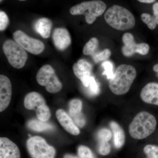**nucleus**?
Wrapping results in <instances>:
<instances>
[{"instance_id":"f3484780","label":"nucleus","mask_w":158,"mask_h":158,"mask_svg":"<svg viewBox=\"0 0 158 158\" xmlns=\"http://www.w3.org/2000/svg\"><path fill=\"white\" fill-rule=\"evenodd\" d=\"M140 97L146 103L158 106V83L147 84L141 90Z\"/></svg>"},{"instance_id":"2eb2a0df","label":"nucleus","mask_w":158,"mask_h":158,"mask_svg":"<svg viewBox=\"0 0 158 158\" xmlns=\"http://www.w3.org/2000/svg\"><path fill=\"white\" fill-rule=\"evenodd\" d=\"M56 115L59 123L67 132L74 136L80 134L79 128L65 110L59 109L56 112Z\"/></svg>"},{"instance_id":"412c9836","label":"nucleus","mask_w":158,"mask_h":158,"mask_svg":"<svg viewBox=\"0 0 158 158\" xmlns=\"http://www.w3.org/2000/svg\"><path fill=\"white\" fill-rule=\"evenodd\" d=\"M99 41L97 38L92 37L85 44L83 52L85 55H92L98 47Z\"/></svg>"},{"instance_id":"1a4fd4ad","label":"nucleus","mask_w":158,"mask_h":158,"mask_svg":"<svg viewBox=\"0 0 158 158\" xmlns=\"http://www.w3.org/2000/svg\"><path fill=\"white\" fill-rule=\"evenodd\" d=\"M13 37L15 42L31 54L38 55L44 50L45 46L42 41L29 37L22 31L18 30L15 32Z\"/></svg>"},{"instance_id":"f704fd0d","label":"nucleus","mask_w":158,"mask_h":158,"mask_svg":"<svg viewBox=\"0 0 158 158\" xmlns=\"http://www.w3.org/2000/svg\"><path fill=\"white\" fill-rule=\"evenodd\" d=\"M19 1H27V0H19Z\"/></svg>"},{"instance_id":"9d476101","label":"nucleus","mask_w":158,"mask_h":158,"mask_svg":"<svg viewBox=\"0 0 158 158\" xmlns=\"http://www.w3.org/2000/svg\"><path fill=\"white\" fill-rule=\"evenodd\" d=\"M122 40L124 45L122 48V52L124 56L130 57L137 53L141 55H146L149 51V46L144 43L137 44L132 34L127 33L122 37Z\"/></svg>"},{"instance_id":"4be33fe9","label":"nucleus","mask_w":158,"mask_h":158,"mask_svg":"<svg viewBox=\"0 0 158 158\" xmlns=\"http://www.w3.org/2000/svg\"><path fill=\"white\" fill-rule=\"evenodd\" d=\"M141 17L142 21L147 25L148 28L150 30H154L156 27L157 23L154 15L144 13L141 15Z\"/></svg>"},{"instance_id":"f257e3e1","label":"nucleus","mask_w":158,"mask_h":158,"mask_svg":"<svg viewBox=\"0 0 158 158\" xmlns=\"http://www.w3.org/2000/svg\"><path fill=\"white\" fill-rule=\"evenodd\" d=\"M137 76L132 65L122 64L116 68L114 76L109 82V88L114 94L123 95L128 92Z\"/></svg>"},{"instance_id":"a878e982","label":"nucleus","mask_w":158,"mask_h":158,"mask_svg":"<svg viewBox=\"0 0 158 158\" xmlns=\"http://www.w3.org/2000/svg\"><path fill=\"white\" fill-rule=\"evenodd\" d=\"M102 66L104 69L103 75L106 76L108 79H111L114 76L113 71V65L110 61H106L102 64Z\"/></svg>"},{"instance_id":"5701e85b","label":"nucleus","mask_w":158,"mask_h":158,"mask_svg":"<svg viewBox=\"0 0 158 158\" xmlns=\"http://www.w3.org/2000/svg\"><path fill=\"white\" fill-rule=\"evenodd\" d=\"M143 151L147 158H158V146L153 144H148L144 147Z\"/></svg>"},{"instance_id":"c9c22d12","label":"nucleus","mask_w":158,"mask_h":158,"mask_svg":"<svg viewBox=\"0 0 158 158\" xmlns=\"http://www.w3.org/2000/svg\"><path fill=\"white\" fill-rule=\"evenodd\" d=\"M1 1H2V0H1Z\"/></svg>"},{"instance_id":"2f4dec72","label":"nucleus","mask_w":158,"mask_h":158,"mask_svg":"<svg viewBox=\"0 0 158 158\" xmlns=\"http://www.w3.org/2000/svg\"><path fill=\"white\" fill-rule=\"evenodd\" d=\"M137 1L141 3L150 4V3L154 2L156 0H137Z\"/></svg>"},{"instance_id":"aec40b11","label":"nucleus","mask_w":158,"mask_h":158,"mask_svg":"<svg viewBox=\"0 0 158 158\" xmlns=\"http://www.w3.org/2000/svg\"><path fill=\"white\" fill-rule=\"evenodd\" d=\"M27 127L34 131L40 132L51 131L55 129L54 126L47 121H43L39 119H32L27 123Z\"/></svg>"},{"instance_id":"72a5a7b5","label":"nucleus","mask_w":158,"mask_h":158,"mask_svg":"<svg viewBox=\"0 0 158 158\" xmlns=\"http://www.w3.org/2000/svg\"><path fill=\"white\" fill-rule=\"evenodd\" d=\"M153 70L154 71L157 73L158 75V64H156L155 65H154L153 67Z\"/></svg>"},{"instance_id":"20e7f679","label":"nucleus","mask_w":158,"mask_h":158,"mask_svg":"<svg viewBox=\"0 0 158 158\" xmlns=\"http://www.w3.org/2000/svg\"><path fill=\"white\" fill-rule=\"evenodd\" d=\"M106 9V5L100 0L83 2L73 6L69 10L72 15H84L87 23L91 24L101 16Z\"/></svg>"},{"instance_id":"423d86ee","label":"nucleus","mask_w":158,"mask_h":158,"mask_svg":"<svg viewBox=\"0 0 158 158\" xmlns=\"http://www.w3.org/2000/svg\"><path fill=\"white\" fill-rule=\"evenodd\" d=\"M24 106L28 110H35L37 118L47 121L51 116L49 108L43 97L38 92H32L27 94L24 99Z\"/></svg>"},{"instance_id":"393cba45","label":"nucleus","mask_w":158,"mask_h":158,"mask_svg":"<svg viewBox=\"0 0 158 158\" xmlns=\"http://www.w3.org/2000/svg\"><path fill=\"white\" fill-rule=\"evenodd\" d=\"M78 154L80 158H96L91 150L85 145L79 146Z\"/></svg>"},{"instance_id":"cd10ccee","label":"nucleus","mask_w":158,"mask_h":158,"mask_svg":"<svg viewBox=\"0 0 158 158\" xmlns=\"http://www.w3.org/2000/svg\"><path fill=\"white\" fill-rule=\"evenodd\" d=\"M111 151V146L109 142H98V152L102 156L109 155Z\"/></svg>"},{"instance_id":"ddd939ff","label":"nucleus","mask_w":158,"mask_h":158,"mask_svg":"<svg viewBox=\"0 0 158 158\" xmlns=\"http://www.w3.org/2000/svg\"><path fill=\"white\" fill-rule=\"evenodd\" d=\"M82 102L78 99H73L69 102V113L71 118L77 126L84 127L86 124V119L82 113Z\"/></svg>"},{"instance_id":"7c9ffc66","label":"nucleus","mask_w":158,"mask_h":158,"mask_svg":"<svg viewBox=\"0 0 158 158\" xmlns=\"http://www.w3.org/2000/svg\"><path fill=\"white\" fill-rule=\"evenodd\" d=\"M152 9L154 16L155 18L157 23L158 25V2L154 4Z\"/></svg>"},{"instance_id":"a211bd4d","label":"nucleus","mask_w":158,"mask_h":158,"mask_svg":"<svg viewBox=\"0 0 158 158\" xmlns=\"http://www.w3.org/2000/svg\"><path fill=\"white\" fill-rule=\"evenodd\" d=\"M52 25V23L50 20L47 18H42L35 22L34 28L43 38L46 39L50 36Z\"/></svg>"},{"instance_id":"dca6fc26","label":"nucleus","mask_w":158,"mask_h":158,"mask_svg":"<svg viewBox=\"0 0 158 158\" xmlns=\"http://www.w3.org/2000/svg\"><path fill=\"white\" fill-rule=\"evenodd\" d=\"M52 39L55 47L59 51H64L70 45L71 38L66 29L58 28L54 30Z\"/></svg>"},{"instance_id":"bb28decb","label":"nucleus","mask_w":158,"mask_h":158,"mask_svg":"<svg viewBox=\"0 0 158 158\" xmlns=\"http://www.w3.org/2000/svg\"><path fill=\"white\" fill-rule=\"evenodd\" d=\"M111 55V51L109 49H106L94 55L93 56L94 60L96 62L104 61L109 59Z\"/></svg>"},{"instance_id":"9b49d317","label":"nucleus","mask_w":158,"mask_h":158,"mask_svg":"<svg viewBox=\"0 0 158 158\" xmlns=\"http://www.w3.org/2000/svg\"><path fill=\"white\" fill-rule=\"evenodd\" d=\"M73 69L75 75L81 80L84 86L86 88L89 87L92 65L85 59H81L74 64Z\"/></svg>"},{"instance_id":"39448f33","label":"nucleus","mask_w":158,"mask_h":158,"mask_svg":"<svg viewBox=\"0 0 158 158\" xmlns=\"http://www.w3.org/2000/svg\"><path fill=\"white\" fill-rule=\"evenodd\" d=\"M2 48L8 62L12 67L20 69L24 66L28 55L21 46L12 40L8 39L4 42Z\"/></svg>"},{"instance_id":"c85d7f7f","label":"nucleus","mask_w":158,"mask_h":158,"mask_svg":"<svg viewBox=\"0 0 158 158\" xmlns=\"http://www.w3.org/2000/svg\"><path fill=\"white\" fill-rule=\"evenodd\" d=\"M9 19L4 11H0V31H3L7 29L9 24Z\"/></svg>"},{"instance_id":"b1692460","label":"nucleus","mask_w":158,"mask_h":158,"mask_svg":"<svg viewBox=\"0 0 158 158\" xmlns=\"http://www.w3.org/2000/svg\"><path fill=\"white\" fill-rule=\"evenodd\" d=\"M112 137V132L107 128L102 129L98 133L97 138L98 142H109Z\"/></svg>"},{"instance_id":"f03ea898","label":"nucleus","mask_w":158,"mask_h":158,"mask_svg":"<svg viewBox=\"0 0 158 158\" xmlns=\"http://www.w3.org/2000/svg\"><path fill=\"white\" fill-rule=\"evenodd\" d=\"M104 18L109 25L118 31L130 30L135 24V19L132 13L118 5L110 7L105 12Z\"/></svg>"},{"instance_id":"473e14b6","label":"nucleus","mask_w":158,"mask_h":158,"mask_svg":"<svg viewBox=\"0 0 158 158\" xmlns=\"http://www.w3.org/2000/svg\"><path fill=\"white\" fill-rule=\"evenodd\" d=\"M64 158H78L76 156L73 155L67 154L64 156Z\"/></svg>"},{"instance_id":"0eeeda50","label":"nucleus","mask_w":158,"mask_h":158,"mask_svg":"<svg viewBox=\"0 0 158 158\" xmlns=\"http://www.w3.org/2000/svg\"><path fill=\"white\" fill-rule=\"evenodd\" d=\"M27 148L32 158H54L56 156L55 148L39 136L29 138L27 141Z\"/></svg>"},{"instance_id":"7ed1b4c3","label":"nucleus","mask_w":158,"mask_h":158,"mask_svg":"<svg viewBox=\"0 0 158 158\" xmlns=\"http://www.w3.org/2000/svg\"><path fill=\"white\" fill-rule=\"evenodd\" d=\"M157 121L155 116L148 112L138 113L129 126V132L134 139L141 140L147 138L155 131Z\"/></svg>"},{"instance_id":"6e6552de","label":"nucleus","mask_w":158,"mask_h":158,"mask_svg":"<svg viewBox=\"0 0 158 158\" xmlns=\"http://www.w3.org/2000/svg\"><path fill=\"white\" fill-rule=\"evenodd\" d=\"M36 79L37 83L41 86H45L47 91L49 93L56 94L62 90V83L50 65L42 66L37 73Z\"/></svg>"},{"instance_id":"6ab92c4d","label":"nucleus","mask_w":158,"mask_h":158,"mask_svg":"<svg viewBox=\"0 0 158 158\" xmlns=\"http://www.w3.org/2000/svg\"><path fill=\"white\" fill-rule=\"evenodd\" d=\"M110 126L113 135V143L116 148H121L125 142V135L123 129L115 121L110 122Z\"/></svg>"},{"instance_id":"f8f14e48","label":"nucleus","mask_w":158,"mask_h":158,"mask_svg":"<svg viewBox=\"0 0 158 158\" xmlns=\"http://www.w3.org/2000/svg\"><path fill=\"white\" fill-rule=\"evenodd\" d=\"M12 96V87L9 78L3 75H0V112L9 106Z\"/></svg>"},{"instance_id":"c756f323","label":"nucleus","mask_w":158,"mask_h":158,"mask_svg":"<svg viewBox=\"0 0 158 158\" xmlns=\"http://www.w3.org/2000/svg\"><path fill=\"white\" fill-rule=\"evenodd\" d=\"M89 87H90V91L93 94H98L99 92L98 85L95 79L93 77H90Z\"/></svg>"},{"instance_id":"4468645a","label":"nucleus","mask_w":158,"mask_h":158,"mask_svg":"<svg viewBox=\"0 0 158 158\" xmlns=\"http://www.w3.org/2000/svg\"><path fill=\"white\" fill-rule=\"evenodd\" d=\"M19 148L13 141L6 137L0 138V158H20Z\"/></svg>"}]
</instances>
